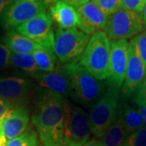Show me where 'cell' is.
Returning <instances> with one entry per match:
<instances>
[{
    "label": "cell",
    "mask_w": 146,
    "mask_h": 146,
    "mask_svg": "<svg viewBox=\"0 0 146 146\" xmlns=\"http://www.w3.org/2000/svg\"><path fill=\"white\" fill-rule=\"evenodd\" d=\"M6 146H40V141L37 133L30 128L16 138L8 140Z\"/></svg>",
    "instance_id": "obj_22"
},
{
    "label": "cell",
    "mask_w": 146,
    "mask_h": 146,
    "mask_svg": "<svg viewBox=\"0 0 146 146\" xmlns=\"http://www.w3.org/2000/svg\"><path fill=\"white\" fill-rule=\"evenodd\" d=\"M119 89L110 86L90 110L89 123L91 133L100 139L114 123L118 115Z\"/></svg>",
    "instance_id": "obj_4"
},
{
    "label": "cell",
    "mask_w": 146,
    "mask_h": 146,
    "mask_svg": "<svg viewBox=\"0 0 146 146\" xmlns=\"http://www.w3.org/2000/svg\"><path fill=\"white\" fill-rule=\"evenodd\" d=\"M83 146H102V145L100 140L96 138V139H91L88 141Z\"/></svg>",
    "instance_id": "obj_32"
},
{
    "label": "cell",
    "mask_w": 146,
    "mask_h": 146,
    "mask_svg": "<svg viewBox=\"0 0 146 146\" xmlns=\"http://www.w3.org/2000/svg\"><path fill=\"white\" fill-rule=\"evenodd\" d=\"M45 3L49 7L50 16L58 29L77 28L80 30L81 22L76 7L61 0H45Z\"/></svg>",
    "instance_id": "obj_13"
},
{
    "label": "cell",
    "mask_w": 146,
    "mask_h": 146,
    "mask_svg": "<svg viewBox=\"0 0 146 146\" xmlns=\"http://www.w3.org/2000/svg\"><path fill=\"white\" fill-rule=\"evenodd\" d=\"M144 29L141 13L121 8L107 16L104 32L110 40L119 41L133 38Z\"/></svg>",
    "instance_id": "obj_6"
},
{
    "label": "cell",
    "mask_w": 146,
    "mask_h": 146,
    "mask_svg": "<svg viewBox=\"0 0 146 146\" xmlns=\"http://www.w3.org/2000/svg\"><path fill=\"white\" fill-rule=\"evenodd\" d=\"M62 69L72 89L73 99L88 107H93L105 93L102 80L95 78L77 60L65 63Z\"/></svg>",
    "instance_id": "obj_2"
},
{
    "label": "cell",
    "mask_w": 146,
    "mask_h": 146,
    "mask_svg": "<svg viewBox=\"0 0 146 146\" xmlns=\"http://www.w3.org/2000/svg\"><path fill=\"white\" fill-rule=\"evenodd\" d=\"M15 29L18 33L35 41L46 50L54 53V33L53 21L46 11L22 24Z\"/></svg>",
    "instance_id": "obj_9"
},
{
    "label": "cell",
    "mask_w": 146,
    "mask_h": 146,
    "mask_svg": "<svg viewBox=\"0 0 146 146\" xmlns=\"http://www.w3.org/2000/svg\"><path fill=\"white\" fill-rule=\"evenodd\" d=\"M61 1L65 2V3H67L68 4L73 6L74 7L76 8L77 7L82 5L83 3H86V2L89 1V0H61Z\"/></svg>",
    "instance_id": "obj_30"
},
{
    "label": "cell",
    "mask_w": 146,
    "mask_h": 146,
    "mask_svg": "<svg viewBox=\"0 0 146 146\" xmlns=\"http://www.w3.org/2000/svg\"><path fill=\"white\" fill-rule=\"evenodd\" d=\"M140 112H141L142 119H143V123H144V127L146 128V106L140 107Z\"/></svg>",
    "instance_id": "obj_33"
},
{
    "label": "cell",
    "mask_w": 146,
    "mask_h": 146,
    "mask_svg": "<svg viewBox=\"0 0 146 146\" xmlns=\"http://www.w3.org/2000/svg\"><path fill=\"white\" fill-rule=\"evenodd\" d=\"M141 16H142V19H143V22H144V25L145 28H146V4L144 7V9L141 12Z\"/></svg>",
    "instance_id": "obj_34"
},
{
    "label": "cell",
    "mask_w": 146,
    "mask_h": 146,
    "mask_svg": "<svg viewBox=\"0 0 146 146\" xmlns=\"http://www.w3.org/2000/svg\"><path fill=\"white\" fill-rule=\"evenodd\" d=\"M11 52L3 43H0V70L11 66L10 57Z\"/></svg>",
    "instance_id": "obj_27"
},
{
    "label": "cell",
    "mask_w": 146,
    "mask_h": 146,
    "mask_svg": "<svg viewBox=\"0 0 146 146\" xmlns=\"http://www.w3.org/2000/svg\"><path fill=\"white\" fill-rule=\"evenodd\" d=\"M110 41L104 31L94 33L84 52L76 59L95 78L104 80L110 77Z\"/></svg>",
    "instance_id": "obj_3"
},
{
    "label": "cell",
    "mask_w": 146,
    "mask_h": 146,
    "mask_svg": "<svg viewBox=\"0 0 146 146\" xmlns=\"http://www.w3.org/2000/svg\"><path fill=\"white\" fill-rule=\"evenodd\" d=\"M106 15L109 16L123 8L122 0H92Z\"/></svg>",
    "instance_id": "obj_23"
},
{
    "label": "cell",
    "mask_w": 146,
    "mask_h": 146,
    "mask_svg": "<svg viewBox=\"0 0 146 146\" xmlns=\"http://www.w3.org/2000/svg\"><path fill=\"white\" fill-rule=\"evenodd\" d=\"M31 119L42 146H62L65 119L63 97L47 91L36 103Z\"/></svg>",
    "instance_id": "obj_1"
},
{
    "label": "cell",
    "mask_w": 146,
    "mask_h": 146,
    "mask_svg": "<svg viewBox=\"0 0 146 146\" xmlns=\"http://www.w3.org/2000/svg\"><path fill=\"white\" fill-rule=\"evenodd\" d=\"M123 8L141 13L146 4V0H122Z\"/></svg>",
    "instance_id": "obj_26"
},
{
    "label": "cell",
    "mask_w": 146,
    "mask_h": 146,
    "mask_svg": "<svg viewBox=\"0 0 146 146\" xmlns=\"http://www.w3.org/2000/svg\"><path fill=\"white\" fill-rule=\"evenodd\" d=\"M89 38V35L77 28L68 29L58 28L54 33V54L61 63L73 61L84 52Z\"/></svg>",
    "instance_id": "obj_7"
},
{
    "label": "cell",
    "mask_w": 146,
    "mask_h": 146,
    "mask_svg": "<svg viewBox=\"0 0 146 146\" xmlns=\"http://www.w3.org/2000/svg\"><path fill=\"white\" fill-rule=\"evenodd\" d=\"M128 46L127 40L112 41L110 42V85L120 89L124 82L128 58Z\"/></svg>",
    "instance_id": "obj_10"
},
{
    "label": "cell",
    "mask_w": 146,
    "mask_h": 146,
    "mask_svg": "<svg viewBox=\"0 0 146 146\" xmlns=\"http://www.w3.org/2000/svg\"><path fill=\"white\" fill-rule=\"evenodd\" d=\"M122 119H123L127 136L130 135L132 132L144 127L143 119L141 112L140 110L135 108L127 107L123 112V115H122Z\"/></svg>",
    "instance_id": "obj_20"
},
{
    "label": "cell",
    "mask_w": 146,
    "mask_h": 146,
    "mask_svg": "<svg viewBox=\"0 0 146 146\" xmlns=\"http://www.w3.org/2000/svg\"><path fill=\"white\" fill-rule=\"evenodd\" d=\"M15 0H0V15L3 12L6 8L10 6Z\"/></svg>",
    "instance_id": "obj_31"
},
{
    "label": "cell",
    "mask_w": 146,
    "mask_h": 146,
    "mask_svg": "<svg viewBox=\"0 0 146 146\" xmlns=\"http://www.w3.org/2000/svg\"><path fill=\"white\" fill-rule=\"evenodd\" d=\"M33 84L25 78L10 76L0 78V99L14 105L30 94Z\"/></svg>",
    "instance_id": "obj_15"
},
{
    "label": "cell",
    "mask_w": 146,
    "mask_h": 146,
    "mask_svg": "<svg viewBox=\"0 0 146 146\" xmlns=\"http://www.w3.org/2000/svg\"><path fill=\"white\" fill-rule=\"evenodd\" d=\"M136 102L140 107L146 106V77L137 90Z\"/></svg>",
    "instance_id": "obj_29"
},
{
    "label": "cell",
    "mask_w": 146,
    "mask_h": 146,
    "mask_svg": "<svg viewBox=\"0 0 146 146\" xmlns=\"http://www.w3.org/2000/svg\"><path fill=\"white\" fill-rule=\"evenodd\" d=\"M29 123V113L24 106H16L15 109L1 127L0 134L8 141L16 138L25 132Z\"/></svg>",
    "instance_id": "obj_16"
},
{
    "label": "cell",
    "mask_w": 146,
    "mask_h": 146,
    "mask_svg": "<svg viewBox=\"0 0 146 146\" xmlns=\"http://www.w3.org/2000/svg\"><path fill=\"white\" fill-rule=\"evenodd\" d=\"M7 142V140L2 134H0V146H6Z\"/></svg>",
    "instance_id": "obj_35"
},
{
    "label": "cell",
    "mask_w": 146,
    "mask_h": 146,
    "mask_svg": "<svg viewBox=\"0 0 146 146\" xmlns=\"http://www.w3.org/2000/svg\"><path fill=\"white\" fill-rule=\"evenodd\" d=\"M39 85L54 94L64 98H73L69 80L62 68H57L50 72H38L33 75Z\"/></svg>",
    "instance_id": "obj_14"
},
{
    "label": "cell",
    "mask_w": 146,
    "mask_h": 146,
    "mask_svg": "<svg viewBox=\"0 0 146 146\" xmlns=\"http://www.w3.org/2000/svg\"><path fill=\"white\" fill-rule=\"evenodd\" d=\"M45 11V0H15L0 15V21L6 29H16Z\"/></svg>",
    "instance_id": "obj_8"
},
{
    "label": "cell",
    "mask_w": 146,
    "mask_h": 146,
    "mask_svg": "<svg viewBox=\"0 0 146 146\" xmlns=\"http://www.w3.org/2000/svg\"><path fill=\"white\" fill-rule=\"evenodd\" d=\"M14 109H15L14 105L0 99V130L2 124L3 123L6 119L11 114Z\"/></svg>",
    "instance_id": "obj_28"
},
{
    "label": "cell",
    "mask_w": 146,
    "mask_h": 146,
    "mask_svg": "<svg viewBox=\"0 0 146 146\" xmlns=\"http://www.w3.org/2000/svg\"><path fill=\"white\" fill-rule=\"evenodd\" d=\"M65 119L62 146H83L90 138L89 116L80 106L64 98Z\"/></svg>",
    "instance_id": "obj_5"
},
{
    "label": "cell",
    "mask_w": 146,
    "mask_h": 146,
    "mask_svg": "<svg viewBox=\"0 0 146 146\" xmlns=\"http://www.w3.org/2000/svg\"><path fill=\"white\" fill-rule=\"evenodd\" d=\"M11 65L31 73L32 75L40 72L36 66L33 54H16L11 53L10 57Z\"/></svg>",
    "instance_id": "obj_19"
},
{
    "label": "cell",
    "mask_w": 146,
    "mask_h": 146,
    "mask_svg": "<svg viewBox=\"0 0 146 146\" xmlns=\"http://www.w3.org/2000/svg\"><path fill=\"white\" fill-rule=\"evenodd\" d=\"M145 77V67L134 43L131 41L128 46V58L125 80L122 85L123 93L125 95H131L135 90L138 89Z\"/></svg>",
    "instance_id": "obj_11"
},
{
    "label": "cell",
    "mask_w": 146,
    "mask_h": 146,
    "mask_svg": "<svg viewBox=\"0 0 146 146\" xmlns=\"http://www.w3.org/2000/svg\"><path fill=\"white\" fill-rule=\"evenodd\" d=\"M3 44L11 53L32 54L38 50H46L42 45L17 32H8L3 38Z\"/></svg>",
    "instance_id": "obj_17"
},
{
    "label": "cell",
    "mask_w": 146,
    "mask_h": 146,
    "mask_svg": "<svg viewBox=\"0 0 146 146\" xmlns=\"http://www.w3.org/2000/svg\"><path fill=\"white\" fill-rule=\"evenodd\" d=\"M134 43L136 50L143 61L146 71V31H143L131 40Z\"/></svg>",
    "instance_id": "obj_25"
},
{
    "label": "cell",
    "mask_w": 146,
    "mask_h": 146,
    "mask_svg": "<svg viewBox=\"0 0 146 146\" xmlns=\"http://www.w3.org/2000/svg\"><path fill=\"white\" fill-rule=\"evenodd\" d=\"M76 11L81 22V31L88 35H93L96 32L104 31L108 16L92 0L77 7Z\"/></svg>",
    "instance_id": "obj_12"
},
{
    "label": "cell",
    "mask_w": 146,
    "mask_h": 146,
    "mask_svg": "<svg viewBox=\"0 0 146 146\" xmlns=\"http://www.w3.org/2000/svg\"><path fill=\"white\" fill-rule=\"evenodd\" d=\"M127 136L122 116H118L99 140L102 146H123Z\"/></svg>",
    "instance_id": "obj_18"
},
{
    "label": "cell",
    "mask_w": 146,
    "mask_h": 146,
    "mask_svg": "<svg viewBox=\"0 0 146 146\" xmlns=\"http://www.w3.org/2000/svg\"><path fill=\"white\" fill-rule=\"evenodd\" d=\"M123 146H146V128L142 127L126 138Z\"/></svg>",
    "instance_id": "obj_24"
},
{
    "label": "cell",
    "mask_w": 146,
    "mask_h": 146,
    "mask_svg": "<svg viewBox=\"0 0 146 146\" xmlns=\"http://www.w3.org/2000/svg\"><path fill=\"white\" fill-rule=\"evenodd\" d=\"M39 71L50 72L56 69L55 54L47 50H38L32 53Z\"/></svg>",
    "instance_id": "obj_21"
}]
</instances>
